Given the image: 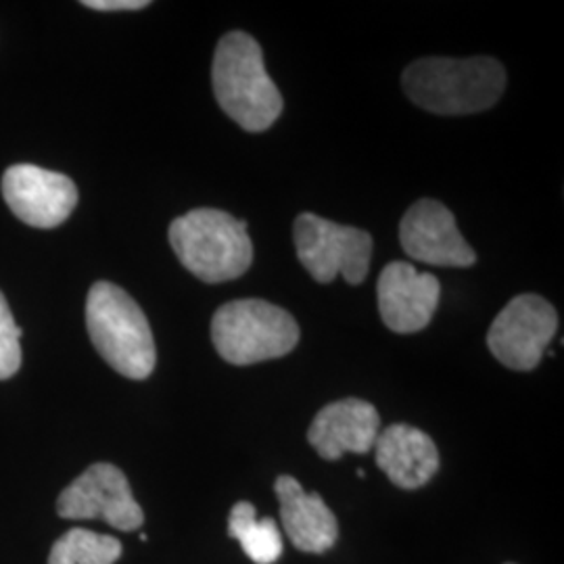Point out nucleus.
Masks as SVG:
<instances>
[{"instance_id":"obj_14","label":"nucleus","mask_w":564,"mask_h":564,"mask_svg":"<svg viewBox=\"0 0 564 564\" xmlns=\"http://www.w3.org/2000/svg\"><path fill=\"white\" fill-rule=\"evenodd\" d=\"M377 466L402 489H419L440 470V449L416 426L391 424L375 442Z\"/></svg>"},{"instance_id":"obj_17","label":"nucleus","mask_w":564,"mask_h":564,"mask_svg":"<svg viewBox=\"0 0 564 564\" xmlns=\"http://www.w3.org/2000/svg\"><path fill=\"white\" fill-rule=\"evenodd\" d=\"M21 328L13 321L11 307L0 293V381L11 379L21 368Z\"/></svg>"},{"instance_id":"obj_7","label":"nucleus","mask_w":564,"mask_h":564,"mask_svg":"<svg viewBox=\"0 0 564 564\" xmlns=\"http://www.w3.org/2000/svg\"><path fill=\"white\" fill-rule=\"evenodd\" d=\"M558 330V314L544 297L523 293L506 303L487 333V347L510 370L540 366L547 345Z\"/></svg>"},{"instance_id":"obj_19","label":"nucleus","mask_w":564,"mask_h":564,"mask_svg":"<svg viewBox=\"0 0 564 564\" xmlns=\"http://www.w3.org/2000/svg\"><path fill=\"white\" fill-rule=\"evenodd\" d=\"M82 4L95 11H141L149 7V0H84Z\"/></svg>"},{"instance_id":"obj_4","label":"nucleus","mask_w":564,"mask_h":564,"mask_svg":"<svg viewBox=\"0 0 564 564\" xmlns=\"http://www.w3.org/2000/svg\"><path fill=\"white\" fill-rule=\"evenodd\" d=\"M170 245L182 265L199 281H235L253 262V242L245 220L202 207L170 224Z\"/></svg>"},{"instance_id":"obj_18","label":"nucleus","mask_w":564,"mask_h":564,"mask_svg":"<svg viewBox=\"0 0 564 564\" xmlns=\"http://www.w3.org/2000/svg\"><path fill=\"white\" fill-rule=\"evenodd\" d=\"M258 521V510L251 502H237L230 510V517H228V535L232 540L239 538L242 529H247L249 524Z\"/></svg>"},{"instance_id":"obj_12","label":"nucleus","mask_w":564,"mask_h":564,"mask_svg":"<svg viewBox=\"0 0 564 564\" xmlns=\"http://www.w3.org/2000/svg\"><path fill=\"white\" fill-rule=\"evenodd\" d=\"M381 416L370 402L347 398L328 403L310 424L307 442L324 460H339L347 452L368 454L379 437Z\"/></svg>"},{"instance_id":"obj_8","label":"nucleus","mask_w":564,"mask_h":564,"mask_svg":"<svg viewBox=\"0 0 564 564\" xmlns=\"http://www.w3.org/2000/svg\"><path fill=\"white\" fill-rule=\"evenodd\" d=\"M61 519H101L120 531H134L144 523V512L121 468L109 463L88 466L80 477L61 491L57 500Z\"/></svg>"},{"instance_id":"obj_6","label":"nucleus","mask_w":564,"mask_h":564,"mask_svg":"<svg viewBox=\"0 0 564 564\" xmlns=\"http://www.w3.org/2000/svg\"><path fill=\"white\" fill-rule=\"evenodd\" d=\"M297 258L314 281L333 282L339 274L349 284L368 276L372 237L354 226H341L316 214H302L293 226Z\"/></svg>"},{"instance_id":"obj_16","label":"nucleus","mask_w":564,"mask_h":564,"mask_svg":"<svg viewBox=\"0 0 564 564\" xmlns=\"http://www.w3.org/2000/svg\"><path fill=\"white\" fill-rule=\"evenodd\" d=\"M242 552L256 564H274L282 554L281 529L274 519H258L237 538Z\"/></svg>"},{"instance_id":"obj_1","label":"nucleus","mask_w":564,"mask_h":564,"mask_svg":"<svg viewBox=\"0 0 564 564\" xmlns=\"http://www.w3.org/2000/svg\"><path fill=\"white\" fill-rule=\"evenodd\" d=\"M402 82L410 101L426 111L437 116H470L500 101L506 72L502 63L491 57H426L408 65Z\"/></svg>"},{"instance_id":"obj_5","label":"nucleus","mask_w":564,"mask_h":564,"mask_svg":"<svg viewBox=\"0 0 564 564\" xmlns=\"http://www.w3.org/2000/svg\"><path fill=\"white\" fill-rule=\"evenodd\" d=\"M212 341L226 362L251 366L291 354L300 343V324L279 305L239 300L214 314Z\"/></svg>"},{"instance_id":"obj_10","label":"nucleus","mask_w":564,"mask_h":564,"mask_svg":"<svg viewBox=\"0 0 564 564\" xmlns=\"http://www.w3.org/2000/svg\"><path fill=\"white\" fill-rule=\"evenodd\" d=\"M400 241L408 258L416 262L468 268L477 262V253L464 241L456 218L435 199L416 202L402 218Z\"/></svg>"},{"instance_id":"obj_9","label":"nucleus","mask_w":564,"mask_h":564,"mask_svg":"<svg viewBox=\"0 0 564 564\" xmlns=\"http://www.w3.org/2000/svg\"><path fill=\"white\" fill-rule=\"evenodd\" d=\"M2 197L21 223L34 228H57L76 209L78 188L65 174L18 163L2 176Z\"/></svg>"},{"instance_id":"obj_3","label":"nucleus","mask_w":564,"mask_h":564,"mask_svg":"<svg viewBox=\"0 0 564 564\" xmlns=\"http://www.w3.org/2000/svg\"><path fill=\"white\" fill-rule=\"evenodd\" d=\"M86 328L105 362L121 377L144 381L158 364L149 321L123 289L113 282L93 284L86 300Z\"/></svg>"},{"instance_id":"obj_13","label":"nucleus","mask_w":564,"mask_h":564,"mask_svg":"<svg viewBox=\"0 0 564 564\" xmlns=\"http://www.w3.org/2000/svg\"><path fill=\"white\" fill-rule=\"evenodd\" d=\"M281 521L291 544L307 554H323L339 540V523L318 494H307L297 479L282 475L274 484Z\"/></svg>"},{"instance_id":"obj_11","label":"nucleus","mask_w":564,"mask_h":564,"mask_svg":"<svg viewBox=\"0 0 564 564\" xmlns=\"http://www.w3.org/2000/svg\"><path fill=\"white\" fill-rule=\"evenodd\" d=\"M377 297L384 326L393 333L410 335L431 323L440 305L442 284L437 276L419 272L412 263L391 262L379 276Z\"/></svg>"},{"instance_id":"obj_15","label":"nucleus","mask_w":564,"mask_h":564,"mask_svg":"<svg viewBox=\"0 0 564 564\" xmlns=\"http://www.w3.org/2000/svg\"><path fill=\"white\" fill-rule=\"evenodd\" d=\"M120 540L88 529H69L53 545L48 564H116L120 561Z\"/></svg>"},{"instance_id":"obj_20","label":"nucleus","mask_w":564,"mask_h":564,"mask_svg":"<svg viewBox=\"0 0 564 564\" xmlns=\"http://www.w3.org/2000/svg\"><path fill=\"white\" fill-rule=\"evenodd\" d=\"M506 564H512V563H506Z\"/></svg>"},{"instance_id":"obj_2","label":"nucleus","mask_w":564,"mask_h":564,"mask_svg":"<svg viewBox=\"0 0 564 564\" xmlns=\"http://www.w3.org/2000/svg\"><path fill=\"white\" fill-rule=\"evenodd\" d=\"M212 82L224 113L247 132H263L281 118L282 95L263 65L262 46L245 32L218 42Z\"/></svg>"}]
</instances>
